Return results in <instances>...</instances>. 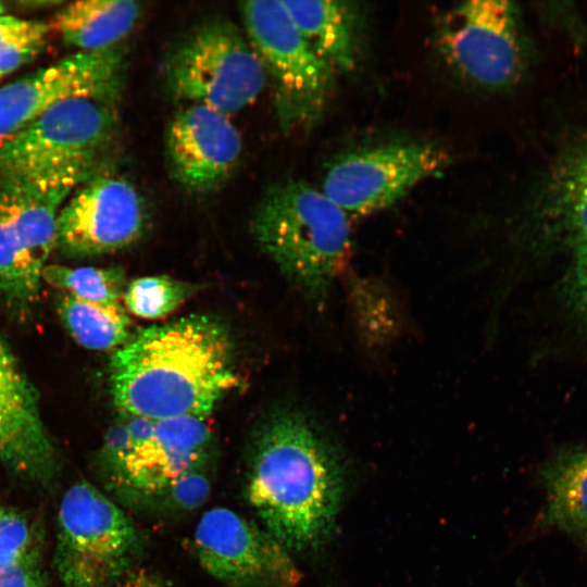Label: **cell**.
Returning <instances> with one entry per match:
<instances>
[{
  "label": "cell",
  "instance_id": "1",
  "mask_svg": "<svg viewBox=\"0 0 587 587\" xmlns=\"http://www.w3.org/2000/svg\"><path fill=\"white\" fill-rule=\"evenodd\" d=\"M110 384L125 415L208 419L237 384L227 334L202 315L150 326L115 351Z\"/></svg>",
  "mask_w": 587,
  "mask_h": 587
},
{
  "label": "cell",
  "instance_id": "2",
  "mask_svg": "<svg viewBox=\"0 0 587 587\" xmlns=\"http://www.w3.org/2000/svg\"><path fill=\"white\" fill-rule=\"evenodd\" d=\"M341 488L337 454L307 416L282 412L263 424L252 447L246 497L262 526L289 552L327 539Z\"/></svg>",
  "mask_w": 587,
  "mask_h": 587
},
{
  "label": "cell",
  "instance_id": "3",
  "mask_svg": "<svg viewBox=\"0 0 587 587\" xmlns=\"http://www.w3.org/2000/svg\"><path fill=\"white\" fill-rule=\"evenodd\" d=\"M252 232L279 270L315 299L327 295L351 252L349 215L303 180L270 186Z\"/></svg>",
  "mask_w": 587,
  "mask_h": 587
},
{
  "label": "cell",
  "instance_id": "4",
  "mask_svg": "<svg viewBox=\"0 0 587 587\" xmlns=\"http://www.w3.org/2000/svg\"><path fill=\"white\" fill-rule=\"evenodd\" d=\"M116 100H64L0 143V177L48 179L78 187L100 171L117 129Z\"/></svg>",
  "mask_w": 587,
  "mask_h": 587
},
{
  "label": "cell",
  "instance_id": "5",
  "mask_svg": "<svg viewBox=\"0 0 587 587\" xmlns=\"http://www.w3.org/2000/svg\"><path fill=\"white\" fill-rule=\"evenodd\" d=\"M239 11L247 37L271 76L280 128L309 129L330 99L336 73L301 36L282 0L241 2Z\"/></svg>",
  "mask_w": 587,
  "mask_h": 587
},
{
  "label": "cell",
  "instance_id": "6",
  "mask_svg": "<svg viewBox=\"0 0 587 587\" xmlns=\"http://www.w3.org/2000/svg\"><path fill=\"white\" fill-rule=\"evenodd\" d=\"M70 183L0 177V298L17 316L36 304L42 272L57 243Z\"/></svg>",
  "mask_w": 587,
  "mask_h": 587
},
{
  "label": "cell",
  "instance_id": "7",
  "mask_svg": "<svg viewBox=\"0 0 587 587\" xmlns=\"http://www.w3.org/2000/svg\"><path fill=\"white\" fill-rule=\"evenodd\" d=\"M164 78L175 99L229 116L259 98L267 77L247 35L228 21L215 20L197 27L176 47Z\"/></svg>",
  "mask_w": 587,
  "mask_h": 587
},
{
  "label": "cell",
  "instance_id": "8",
  "mask_svg": "<svg viewBox=\"0 0 587 587\" xmlns=\"http://www.w3.org/2000/svg\"><path fill=\"white\" fill-rule=\"evenodd\" d=\"M130 517L88 482L71 486L60 502L53 564L64 587H111L139 552Z\"/></svg>",
  "mask_w": 587,
  "mask_h": 587
},
{
  "label": "cell",
  "instance_id": "9",
  "mask_svg": "<svg viewBox=\"0 0 587 587\" xmlns=\"http://www.w3.org/2000/svg\"><path fill=\"white\" fill-rule=\"evenodd\" d=\"M450 154L429 142L400 141L348 152L326 171L321 190L348 215L382 211L444 172Z\"/></svg>",
  "mask_w": 587,
  "mask_h": 587
},
{
  "label": "cell",
  "instance_id": "10",
  "mask_svg": "<svg viewBox=\"0 0 587 587\" xmlns=\"http://www.w3.org/2000/svg\"><path fill=\"white\" fill-rule=\"evenodd\" d=\"M435 46L457 75L479 87H505L522 70L517 15L509 1L472 0L448 10L437 23Z\"/></svg>",
  "mask_w": 587,
  "mask_h": 587
},
{
  "label": "cell",
  "instance_id": "11",
  "mask_svg": "<svg viewBox=\"0 0 587 587\" xmlns=\"http://www.w3.org/2000/svg\"><path fill=\"white\" fill-rule=\"evenodd\" d=\"M126 416L130 440L127 452L103 467L107 483L114 491L148 500L176 478L202 469L212 439L208 419Z\"/></svg>",
  "mask_w": 587,
  "mask_h": 587
},
{
  "label": "cell",
  "instance_id": "12",
  "mask_svg": "<svg viewBox=\"0 0 587 587\" xmlns=\"http://www.w3.org/2000/svg\"><path fill=\"white\" fill-rule=\"evenodd\" d=\"M192 546L201 567L228 587H296L291 552L263 526L227 508L204 512Z\"/></svg>",
  "mask_w": 587,
  "mask_h": 587
},
{
  "label": "cell",
  "instance_id": "13",
  "mask_svg": "<svg viewBox=\"0 0 587 587\" xmlns=\"http://www.w3.org/2000/svg\"><path fill=\"white\" fill-rule=\"evenodd\" d=\"M67 199L58 216L55 248L68 257L122 250L148 226L146 201L124 176L99 172Z\"/></svg>",
  "mask_w": 587,
  "mask_h": 587
},
{
  "label": "cell",
  "instance_id": "14",
  "mask_svg": "<svg viewBox=\"0 0 587 587\" xmlns=\"http://www.w3.org/2000/svg\"><path fill=\"white\" fill-rule=\"evenodd\" d=\"M124 58L116 46L77 52L0 87V143L55 104L75 97L116 100Z\"/></svg>",
  "mask_w": 587,
  "mask_h": 587
},
{
  "label": "cell",
  "instance_id": "15",
  "mask_svg": "<svg viewBox=\"0 0 587 587\" xmlns=\"http://www.w3.org/2000/svg\"><path fill=\"white\" fill-rule=\"evenodd\" d=\"M241 136L229 116L202 104L178 110L167 124L165 154L171 176L198 196L220 189L237 167Z\"/></svg>",
  "mask_w": 587,
  "mask_h": 587
},
{
  "label": "cell",
  "instance_id": "16",
  "mask_svg": "<svg viewBox=\"0 0 587 587\" xmlns=\"http://www.w3.org/2000/svg\"><path fill=\"white\" fill-rule=\"evenodd\" d=\"M0 458L14 474L46 484L55 450L42 423L38 396L0 336Z\"/></svg>",
  "mask_w": 587,
  "mask_h": 587
},
{
  "label": "cell",
  "instance_id": "17",
  "mask_svg": "<svg viewBox=\"0 0 587 587\" xmlns=\"http://www.w3.org/2000/svg\"><path fill=\"white\" fill-rule=\"evenodd\" d=\"M295 26L312 50L337 73L357 67L361 26L351 2L282 0Z\"/></svg>",
  "mask_w": 587,
  "mask_h": 587
},
{
  "label": "cell",
  "instance_id": "18",
  "mask_svg": "<svg viewBox=\"0 0 587 587\" xmlns=\"http://www.w3.org/2000/svg\"><path fill=\"white\" fill-rule=\"evenodd\" d=\"M141 4L133 0H82L58 11L50 25L65 46L79 52L115 47L135 27Z\"/></svg>",
  "mask_w": 587,
  "mask_h": 587
},
{
  "label": "cell",
  "instance_id": "19",
  "mask_svg": "<svg viewBox=\"0 0 587 587\" xmlns=\"http://www.w3.org/2000/svg\"><path fill=\"white\" fill-rule=\"evenodd\" d=\"M546 489L545 522L587 538V450L560 453L542 470Z\"/></svg>",
  "mask_w": 587,
  "mask_h": 587
},
{
  "label": "cell",
  "instance_id": "20",
  "mask_svg": "<svg viewBox=\"0 0 587 587\" xmlns=\"http://www.w3.org/2000/svg\"><path fill=\"white\" fill-rule=\"evenodd\" d=\"M57 311L72 337L84 348L110 350L129 340L130 319L120 302L88 301L63 292Z\"/></svg>",
  "mask_w": 587,
  "mask_h": 587
},
{
  "label": "cell",
  "instance_id": "21",
  "mask_svg": "<svg viewBox=\"0 0 587 587\" xmlns=\"http://www.w3.org/2000/svg\"><path fill=\"white\" fill-rule=\"evenodd\" d=\"M43 280L66 295L96 302H120L126 289L123 270L113 266L47 264L42 272Z\"/></svg>",
  "mask_w": 587,
  "mask_h": 587
},
{
  "label": "cell",
  "instance_id": "22",
  "mask_svg": "<svg viewBox=\"0 0 587 587\" xmlns=\"http://www.w3.org/2000/svg\"><path fill=\"white\" fill-rule=\"evenodd\" d=\"M195 287L166 276H145L126 286L124 303L134 315L158 320L176 310Z\"/></svg>",
  "mask_w": 587,
  "mask_h": 587
},
{
  "label": "cell",
  "instance_id": "23",
  "mask_svg": "<svg viewBox=\"0 0 587 587\" xmlns=\"http://www.w3.org/2000/svg\"><path fill=\"white\" fill-rule=\"evenodd\" d=\"M50 29L42 21L0 14V78L37 58Z\"/></svg>",
  "mask_w": 587,
  "mask_h": 587
},
{
  "label": "cell",
  "instance_id": "24",
  "mask_svg": "<svg viewBox=\"0 0 587 587\" xmlns=\"http://www.w3.org/2000/svg\"><path fill=\"white\" fill-rule=\"evenodd\" d=\"M561 229L574 248L587 243V157L569 175L561 202Z\"/></svg>",
  "mask_w": 587,
  "mask_h": 587
},
{
  "label": "cell",
  "instance_id": "25",
  "mask_svg": "<svg viewBox=\"0 0 587 587\" xmlns=\"http://www.w3.org/2000/svg\"><path fill=\"white\" fill-rule=\"evenodd\" d=\"M210 480L202 469L190 471L173 480L150 500L176 511H191L202 505L210 494Z\"/></svg>",
  "mask_w": 587,
  "mask_h": 587
},
{
  "label": "cell",
  "instance_id": "26",
  "mask_svg": "<svg viewBox=\"0 0 587 587\" xmlns=\"http://www.w3.org/2000/svg\"><path fill=\"white\" fill-rule=\"evenodd\" d=\"M33 539L32 528L24 514L0 507V563L24 558L35 548Z\"/></svg>",
  "mask_w": 587,
  "mask_h": 587
},
{
  "label": "cell",
  "instance_id": "27",
  "mask_svg": "<svg viewBox=\"0 0 587 587\" xmlns=\"http://www.w3.org/2000/svg\"><path fill=\"white\" fill-rule=\"evenodd\" d=\"M45 585L40 557L35 548L15 562L0 563V587H45Z\"/></svg>",
  "mask_w": 587,
  "mask_h": 587
},
{
  "label": "cell",
  "instance_id": "28",
  "mask_svg": "<svg viewBox=\"0 0 587 587\" xmlns=\"http://www.w3.org/2000/svg\"><path fill=\"white\" fill-rule=\"evenodd\" d=\"M567 292L575 309L587 321V243L574 248Z\"/></svg>",
  "mask_w": 587,
  "mask_h": 587
},
{
  "label": "cell",
  "instance_id": "29",
  "mask_svg": "<svg viewBox=\"0 0 587 587\" xmlns=\"http://www.w3.org/2000/svg\"><path fill=\"white\" fill-rule=\"evenodd\" d=\"M123 587H170L160 576L146 570L132 574Z\"/></svg>",
  "mask_w": 587,
  "mask_h": 587
},
{
  "label": "cell",
  "instance_id": "30",
  "mask_svg": "<svg viewBox=\"0 0 587 587\" xmlns=\"http://www.w3.org/2000/svg\"><path fill=\"white\" fill-rule=\"evenodd\" d=\"M3 11H4V8H3L2 3H0V14H3Z\"/></svg>",
  "mask_w": 587,
  "mask_h": 587
}]
</instances>
